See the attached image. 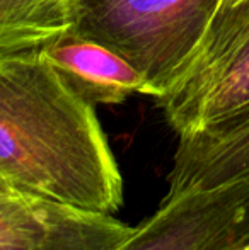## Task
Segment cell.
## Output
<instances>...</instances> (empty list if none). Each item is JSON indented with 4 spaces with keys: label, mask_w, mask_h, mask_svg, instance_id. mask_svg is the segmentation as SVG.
<instances>
[{
    "label": "cell",
    "mask_w": 249,
    "mask_h": 250,
    "mask_svg": "<svg viewBox=\"0 0 249 250\" xmlns=\"http://www.w3.org/2000/svg\"><path fill=\"white\" fill-rule=\"evenodd\" d=\"M249 244V177L162 198L113 250H229Z\"/></svg>",
    "instance_id": "obj_4"
},
{
    "label": "cell",
    "mask_w": 249,
    "mask_h": 250,
    "mask_svg": "<svg viewBox=\"0 0 249 250\" xmlns=\"http://www.w3.org/2000/svg\"><path fill=\"white\" fill-rule=\"evenodd\" d=\"M72 0H0V53H31L72 26Z\"/></svg>",
    "instance_id": "obj_8"
},
{
    "label": "cell",
    "mask_w": 249,
    "mask_h": 250,
    "mask_svg": "<svg viewBox=\"0 0 249 250\" xmlns=\"http://www.w3.org/2000/svg\"><path fill=\"white\" fill-rule=\"evenodd\" d=\"M132 231L113 214L14 188L0 192V250H113Z\"/></svg>",
    "instance_id": "obj_5"
},
{
    "label": "cell",
    "mask_w": 249,
    "mask_h": 250,
    "mask_svg": "<svg viewBox=\"0 0 249 250\" xmlns=\"http://www.w3.org/2000/svg\"><path fill=\"white\" fill-rule=\"evenodd\" d=\"M222 0H72L70 31L123 56L154 99L198 46Z\"/></svg>",
    "instance_id": "obj_2"
},
{
    "label": "cell",
    "mask_w": 249,
    "mask_h": 250,
    "mask_svg": "<svg viewBox=\"0 0 249 250\" xmlns=\"http://www.w3.org/2000/svg\"><path fill=\"white\" fill-rule=\"evenodd\" d=\"M229 250H249V244H246V245H241V247H234V249H229Z\"/></svg>",
    "instance_id": "obj_10"
},
{
    "label": "cell",
    "mask_w": 249,
    "mask_h": 250,
    "mask_svg": "<svg viewBox=\"0 0 249 250\" xmlns=\"http://www.w3.org/2000/svg\"><path fill=\"white\" fill-rule=\"evenodd\" d=\"M249 177V109L180 135L164 198L205 191Z\"/></svg>",
    "instance_id": "obj_6"
},
{
    "label": "cell",
    "mask_w": 249,
    "mask_h": 250,
    "mask_svg": "<svg viewBox=\"0 0 249 250\" xmlns=\"http://www.w3.org/2000/svg\"><path fill=\"white\" fill-rule=\"evenodd\" d=\"M40 53L70 90L91 105L121 104L132 94L154 96L145 77L123 56L70 29Z\"/></svg>",
    "instance_id": "obj_7"
},
{
    "label": "cell",
    "mask_w": 249,
    "mask_h": 250,
    "mask_svg": "<svg viewBox=\"0 0 249 250\" xmlns=\"http://www.w3.org/2000/svg\"><path fill=\"white\" fill-rule=\"evenodd\" d=\"M156 101L178 136L249 109V0L220 2L186 65Z\"/></svg>",
    "instance_id": "obj_3"
},
{
    "label": "cell",
    "mask_w": 249,
    "mask_h": 250,
    "mask_svg": "<svg viewBox=\"0 0 249 250\" xmlns=\"http://www.w3.org/2000/svg\"><path fill=\"white\" fill-rule=\"evenodd\" d=\"M222 2H232V0H222Z\"/></svg>",
    "instance_id": "obj_11"
},
{
    "label": "cell",
    "mask_w": 249,
    "mask_h": 250,
    "mask_svg": "<svg viewBox=\"0 0 249 250\" xmlns=\"http://www.w3.org/2000/svg\"><path fill=\"white\" fill-rule=\"evenodd\" d=\"M10 188H12V186H9V184H7V181H5V179H3L2 175H0V192H2V191H5V189H10Z\"/></svg>",
    "instance_id": "obj_9"
},
{
    "label": "cell",
    "mask_w": 249,
    "mask_h": 250,
    "mask_svg": "<svg viewBox=\"0 0 249 250\" xmlns=\"http://www.w3.org/2000/svg\"><path fill=\"white\" fill-rule=\"evenodd\" d=\"M0 175L14 189L113 214L123 175L94 105L40 51L0 53Z\"/></svg>",
    "instance_id": "obj_1"
}]
</instances>
